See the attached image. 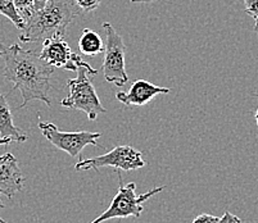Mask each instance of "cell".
<instances>
[{
    "mask_svg": "<svg viewBox=\"0 0 258 223\" xmlns=\"http://www.w3.org/2000/svg\"><path fill=\"white\" fill-rule=\"evenodd\" d=\"M2 58L4 59V79L13 84V89H18L22 95L25 108L32 100H40L48 107L51 105L50 77L54 67L43 60L35 51L26 50L18 44L3 46Z\"/></svg>",
    "mask_w": 258,
    "mask_h": 223,
    "instance_id": "6da1fadb",
    "label": "cell"
},
{
    "mask_svg": "<svg viewBox=\"0 0 258 223\" xmlns=\"http://www.w3.org/2000/svg\"><path fill=\"white\" fill-rule=\"evenodd\" d=\"M81 12L74 0H48L43 9L35 11L21 30V43L44 41L53 35L66 36L67 27Z\"/></svg>",
    "mask_w": 258,
    "mask_h": 223,
    "instance_id": "7a4b0ae2",
    "label": "cell"
},
{
    "mask_svg": "<svg viewBox=\"0 0 258 223\" xmlns=\"http://www.w3.org/2000/svg\"><path fill=\"white\" fill-rule=\"evenodd\" d=\"M76 72V79L69 80L67 82L70 94L60 102V104L69 109L83 110L90 121H95L100 113L107 112L91 82L90 76L95 75L86 67H79Z\"/></svg>",
    "mask_w": 258,
    "mask_h": 223,
    "instance_id": "3957f363",
    "label": "cell"
},
{
    "mask_svg": "<svg viewBox=\"0 0 258 223\" xmlns=\"http://www.w3.org/2000/svg\"><path fill=\"white\" fill-rule=\"evenodd\" d=\"M165 186L154 187L151 191L145 192V194H137V185L134 182H128L126 186L122 185V181L119 180V187L117 195L112 200L111 205L108 206L103 214L95 218L90 223H103L105 220L116 219V218H140L143 213V203L151 199L154 195L159 194Z\"/></svg>",
    "mask_w": 258,
    "mask_h": 223,
    "instance_id": "277c9868",
    "label": "cell"
},
{
    "mask_svg": "<svg viewBox=\"0 0 258 223\" xmlns=\"http://www.w3.org/2000/svg\"><path fill=\"white\" fill-rule=\"evenodd\" d=\"M103 30L107 35V44L104 50L103 73L105 81L116 86H125L128 82L125 63V44L117 34L113 26L103 22Z\"/></svg>",
    "mask_w": 258,
    "mask_h": 223,
    "instance_id": "5b68a950",
    "label": "cell"
},
{
    "mask_svg": "<svg viewBox=\"0 0 258 223\" xmlns=\"http://www.w3.org/2000/svg\"><path fill=\"white\" fill-rule=\"evenodd\" d=\"M145 166L147 163L143 159V154L139 150L127 145H122V146H116L103 156L79 161L75 166V170L90 171L99 170L104 167H114L119 171H135Z\"/></svg>",
    "mask_w": 258,
    "mask_h": 223,
    "instance_id": "8992f818",
    "label": "cell"
},
{
    "mask_svg": "<svg viewBox=\"0 0 258 223\" xmlns=\"http://www.w3.org/2000/svg\"><path fill=\"white\" fill-rule=\"evenodd\" d=\"M39 128L44 137L49 142L63 150L72 158H76L83 152L84 147L93 145L95 147H102L97 142V138L102 136L100 132H90V131H79V132H63L57 128V126L48 122H39Z\"/></svg>",
    "mask_w": 258,
    "mask_h": 223,
    "instance_id": "52a82bcc",
    "label": "cell"
},
{
    "mask_svg": "<svg viewBox=\"0 0 258 223\" xmlns=\"http://www.w3.org/2000/svg\"><path fill=\"white\" fill-rule=\"evenodd\" d=\"M40 58L45 60L54 68H64L69 71H77L79 67H86L94 75L98 71L94 69L89 63L84 62L83 58L72 51L71 46L66 41L63 35H53L43 41V48L40 51Z\"/></svg>",
    "mask_w": 258,
    "mask_h": 223,
    "instance_id": "ba28073f",
    "label": "cell"
},
{
    "mask_svg": "<svg viewBox=\"0 0 258 223\" xmlns=\"http://www.w3.org/2000/svg\"><path fill=\"white\" fill-rule=\"evenodd\" d=\"M25 187V176L21 172L17 158L11 153L0 156V195L12 199Z\"/></svg>",
    "mask_w": 258,
    "mask_h": 223,
    "instance_id": "9c48e42d",
    "label": "cell"
},
{
    "mask_svg": "<svg viewBox=\"0 0 258 223\" xmlns=\"http://www.w3.org/2000/svg\"><path fill=\"white\" fill-rule=\"evenodd\" d=\"M170 91L168 88L157 86L145 80H137L131 85L127 93H123V91L117 93L116 99L126 107H143L153 100L159 94H168Z\"/></svg>",
    "mask_w": 258,
    "mask_h": 223,
    "instance_id": "30bf717a",
    "label": "cell"
},
{
    "mask_svg": "<svg viewBox=\"0 0 258 223\" xmlns=\"http://www.w3.org/2000/svg\"><path fill=\"white\" fill-rule=\"evenodd\" d=\"M0 137L11 138L12 141H27V135L21 128H18L13 122L11 107L7 102L6 95L0 94Z\"/></svg>",
    "mask_w": 258,
    "mask_h": 223,
    "instance_id": "8fae6325",
    "label": "cell"
},
{
    "mask_svg": "<svg viewBox=\"0 0 258 223\" xmlns=\"http://www.w3.org/2000/svg\"><path fill=\"white\" fill-rule=\"evenodd\" d=\"M79 50L83 55L95 57L98 54L104 53L105 46L100 35L90 29H84L79 39Z\"/></svg>",
    "mask_w": 258,
    "mask_h": 223,
    "instance_id": "7c38bea8",
    "label": "cell"
},
{
    "mask_svg": "<svg viewBox=\"0 0 258 223\" xmlns=\"http://www.w3.org/2000/svg\"><path fill=\"white\" fill-rule=\"evenodd\" d=\"M0 15L8 18L20 31L23 29L25 23L16 11L13 0H0Z\"/></svg>",
    "mask_w": 258,
    "mask_h": 223,
    "instance_id": "4fadbf2b",
    "label": "cell"
},
{
    "mask_svg": "<svg viewBox=\"0 0 258 223\" xmlns=\"http://www.w3.org/2000/svg\"><path fill=\"white\" fill-rule=\"evenodd\" d=\"M13 3L23 23L29 20L35 12V0H13Z\"/></svg>",
    "mask_w": 258,
    "mask_h": 223,
    "instance_id": "5bb4252c",
    "label": "cell"
},
{
    "mask_svg": "<svg viewBox=\"0 0 258 223\" xmlns=\"http://www.w3.org/2000/svg\"><path fill=\"white\" fill-rule=\"evenodd\" d=\"M74 3L81 13H90L99 8L102 0H74Z\"/></svg>",
    "mask_w": 258,
    "mask_h": 223,
    "instance_id": "9a60e30c",
    "label": "cell"
},
{
    "mask_svg": "<svg viewBox=\"0 0 258 223\" xmlns=\"http://www.w3.org/2000/svg\"><path fill=\"white\" fill-rule=\"evenodd\" d=\"M245 9L244 12L254 21H258V0H244Z\"/></svg>",
    "mask_w": 258,
    "mask_h": 223,
    "instance_id": "2e32d148",
    "label": "cell"
},
{
    "mask_svg": "<svg viewBox=\"0 0 258 223\" xmlns=\"http://www.w3.org/2000/svg\"><path fill=\"white\" fill-rule=\"evenodd\" d=\"M217 223H243V220L238 217V215L233 214L230 212H225V214L221 218H219V222Z\"/></svg>",
    "mask_w": 258,
    "mask_h": 223,
    "instance_id": "e0dca14e",
    "label": "cell"
},
{
    "mask_svg": "<svg viewBox=\"0 0 258 223\" xmlns=\"http://www.w3.org/2000/svg\"><path fill=\"white\" fill-rule=\"evenodd\" d=\"M219 222V217H215V215L211 214H201L198 217H196V219L191 223H217Z\"/></svg>",
    "mask_w": 258,
    "mask_h": 223,
    "instance_id": "ac0fdd59",
    "label": "cell"
},
{
    "mask_svg": "<svg viewBox=\"0 0 258 223\" xmlns=\"http://www.w3.org/2000/svg\"><path fill=\"white\" fill-rule=\"evenodd\" d=\"M46 2H48V0H35V11L43 9L44 7H45Z\"/></svg>",
    "mask_w": 258,
    "mask_h": 223,
    "instance_id": "d6986e66",
    "label": "cell"
},
{
    "mask_svg": "<svg viewBox=\"0 0 258 223\" xmlns=\"http://www.w3.org/2000/svg\"><path fill=\"white\" fill-rule=\"evenodd\" d=\"M154 2H158V0H130V3L137 4V3H154Z\"/></svg>",
    "mask_w": 258,
    "mask_h": 223,
    "instance_id": "ffe728a7",
    "label": "cell"
},
{
    "mask_svg": "<svg viewBox=\"0 0 258 223\" xmlns=\"http://www.w3.org/2000/svg\"><path fill=\"white\" fill-rule=\"evenodd\" d=\"M12 142L11 138H4V137H0V146L2 145H9Z\"/></svg>",
    "mask_w": 258,
    "mask_h": 223,
    "instance_id": "44dd1931",
    "label": "cell"
},
{
    "mask_svg": "<svg viewBox=\"0 0 258 223\" xmlns=\"http://www.w3.org/2000/svg\"><path fill=\"white\" fill-rule=\"evenodd\" d=\"M253 30H254V32H255V34H257V36H258V21H255L254 29H253Z\"/></svg>",
    "mask_w": 258,
    "mask_h": 223,
    "instance_id": "7402d4cb",
    "label": "cell"
},
{
    "mask_svg": "<svg viewBox=\"0 0 258 223\" xmlns=\"http://www.w3.org/2000/svg\"><path fill=\"white\" fill-rule=\"evenodd\" d=\"M257 98H258V94H257ZM255 122H257V126H258V108H257V112H255Z\"/></svg>",
    "mask_w": 258,
    "mask_h": 223,
    "instance_id": "603a6c76",
    "label": "cell"
},
{
    "mask_svg": "<svg viewBox=\"0 0 258 223\" xmlns=\"http://www.w3.org/2000/svg\"><path fill=\"white\" fill-rule=\"evenodd\" d=\"M3 208H4V204L2 203V200H0V209H3ZM0 219H3V218L0 217Z\"/></svg>",
    "mask_w": 258,
    "mask_h": 223,
    "instance_id": "cb8c5ba5",
    "label": "cell"
},
{
    "mask_svg": "<svg viewBox=\"0 0 258 223\" xmlns=\"http://www.w3.org/2000/svg\"><path fill=\"white\" fill-rule=\"evenodd\" d=\"M3 44H2V43H0V51H2V49H3Z\"/></svg>",
    "mask_w": 258,
    "mask_h": 223,
    "instance_id": "d4e9b609",
    "label": "cell"
},
{
    "mask_svg": "<svg viewBox=\"0 0 258 223\" xmlns=\"http://www.w3.org/2000/svg\"><path fill=\"white\" fill-rule=\"evenodd\" d=\"M0 223H7V222L4 219H0Z\"/></svg>",
    "mask_w": 258,
    "mask_h": 223,
    "instance_id": "484cf974",
    "label": "cell"
},
{
    "mask_svg": "<svg viewBox=\"0 0 258 223\" xmlns=\"http://www.w3.org/2000/svg\"><path fill=\"white\" fill-rule=\"evenodd\" d=\"M0 58H2V51H0Z\"/></svg>",
    "mask_w": 258,
    "mask_h": 223,
    "instance_id": "4316f807",
    "label": "cell"
}]
</instances>
